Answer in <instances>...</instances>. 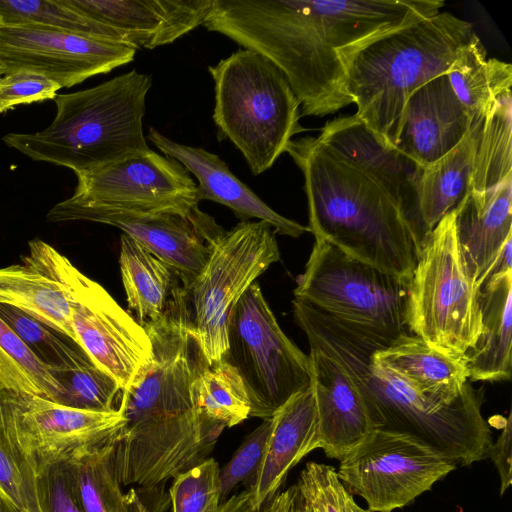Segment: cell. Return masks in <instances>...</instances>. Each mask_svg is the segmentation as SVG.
I'll return each mask as SVG.
<instances>
[{"label": "cell", "mask_w": 512, "mask_h": 512, "mask_svg": "<svg viewBox=\"0 0 512 512\" xmlns=\"http://www.w3.org/2000/svg\"><path fill=\"white\" fill-rule=\"evenodd\" d=\"M285 152L303 174L315 240L408 285L424 237L422 168L382 145L355 114L327 122L317 137L292 139Z\"/></svg>", "instance_id": "6da1fadb"}, {"label": "cell", "mask_w": 512, "mask_h": 512, "mask_svg": "<svg viewBox=\"0 0 512 512\" xmlns=\"http://www.w3.org/2000/svg\"><path fill=\"white\" fill-rule=\"evenodd\" d=\"M442 0H212L204 26L275 64L301 115L325 116L349 104L347 72L372 40L436 15Z\"/></svg>", "instance_id": "7a4b0ae2"}, {"label": "cell", "mask_w": 512, "mask_h": 512, "mask_svg": "<svg viewBox=\"0 0 512 512\" xmlns=\"http://www.w3.org/2000/svg\"><path fill=\"white\" fill-rule=\"evenodd\" d=\"M296 323L315 348L338 363L359 392L375 429L412 434L457 466L487 458L493 442L482 415L483 391L474 389L451 406L430 402L371 360L377 332L292 301ZM381 335V334H380Z\"/></svg>", "instance_id": "3957f363"}, {"label": "cell", "mask_w": 512, "mask_h": 512, "mask_svg": "<svg viewBox=\"0 0 512 512\" xmlns=\"http://www.w3.org/2000/svg\"><path fill=\"white\" fill-rule=\"evenodd\" d=\"M474 35L470 22L439 12L372 40L354 55L347 91L355 115L382 145L394 148L409 97L447 74Z\"/></svg>", "instance_id": "277c9868"}, {"label": "cell", "mask_w": 512, "mask_h": 512, "mask_svg": "<svg viewBox=\"0 0 512 512\" xmlns=\"http://www.w3.org/2000/svg\"><path fill=\"white\" fill-rule=\"evenodd\" d=\"M152 77L133 69L97 86L55 97L51 124L35 133H8L3 142L34 161L91 171L150 150L143 133Z\"/></svg>", "instance_id": "5b68a950"}, {"label": "cell", "mask_w": 512, "mask_h": 512, "mask_svg": "<svg viewBox=\"0 0 512 512\" xmlns=\"http://www.w3.org/2000/svg\"><path fill=\"white\" fill-rule=\"evenodd\" d=\"M208 71L219 138L229 139L258 176L305 130L299 123L300 103L282 71L253 50L238 49Z\"/></svg>", "instance_id": "8992f818"}, {"label": "cell", "mask_w": 512, "mask_h": 512, "mask_svg": "<svg viewBox=\"0 0 512 512\" xmlns=\"http://www.w3.org/2000/svg\"><path fill=\"white\" fill-rule=\"evenodd\" d=\"M408 331L444 354L464 357L482 333L479 289L459 247L454 210L421 240L407 286Z\"/></svg>", "instance_id": "52a82bcc"}, {"label": "cell", "mask_w": 512, "mask_h": 512, "mask_svg": "<svg viewBox=\"0 0 512 512\" xmlns=\"http://www.w3.org/2000/svg\"><path fill=\"white\" fill-rule=\"evenodd\" d=\"M273 227L241 221L208 242L209 255L188 287L194 336L208 365L224 359L230 315L246 290L280 260Z\"/></svg>", "instance_id": "ba28073f"}, {"label": "cell", "mask_w": 512, "mask_h": 512, "mask_svg": "<svg viewBox=\"0 0 512 512\" xmlns=\"http://www.w3.org/2000/svg\"><path fill=\"white\" fill-rule=\"evenodd\" d=\"M225 359L246 388L252 417L271 418L311 384L309 356L282 331L260 286L253 283L235 305Z\"/></svg>", "instance_id": "9c48e42d"}, {"label": "cell", "mask_w": 512, "mask_h": 512, "mask_svg": "<svg viewBox=\"0 0 512 512\" xmlns=\"http://www.w3.org/2000/svg\"><path fill=\"white\" fill-rule=\"evenodd\" d=\"M294 289L296 299L348 323L396 338L410 333L405 323L407 284L315 240Z\"/></svg>", "instance_id": "30bf717a"}, {"label": "cell", "mask_w": 512, "mask_h": 512, "mask_svg": "<svg viewBox=\"0 0 512 512\" xmlns=\"http://www.w3.org/2000/svg\"><path fill=\"white\" fill-rule=\"evenodd\" d=\"M28 247V253L63 286L78 344L121 391L125 389L151 353L145 327L54 247L40 239Z\"/></svg>", "instance_id": "8fae6325"}, {"label": "cell", "mask_w": 512, "mask_h": 512, "mask_svg": "<svg viewBox=\"0 0 512 512\" xmlns=\"http://www.w3.org/2000/svg\"><path fill=\"white\" fill-rule=\"evenodd\" d=\"M457 465L424 440L404 432L375 429L340 461L337 476L369 512H392L455 470Z\"/></svg>", "instance_id": "7c38bea8"}, {"label": "cell", "mask_w": 512, "mask_h": 512, "mask_svg": "<svg viewBox=\"0 0 512 512\" xmlns=\"http://www.w3.org/2000/svg\"><path fill=\"white\" fill-rule=\"evenodd\" d=\"M50 222L84 220L114 226L170 265L188 289L209 255V240L220 232L203 213L187 218L173 213L127 210L71 196L54 205Z\"/></svg>", "instance_id": "4fadbf2b"}, {"label": "cell", "mask_w": 512, "mask_h": 512, "mask_svg": "<svg viewBox=\"0 0 512 512\" xmlns=\"http://www.w3.org/2000/svg\"><path fill=\"white\" fill-rule=\"evenodd\" d=\"M74 196L127 210L198 218L197 185L173 158L152 149L76 174Z\"/></svg>", "instance_id": "5bb4252c"}, {"label": "cell", "mask_w": 512, "mask_h": 512, "mask_svg": "<svg viewBox=\"0 0 512 512\" xmlns=\"http://www.w3.org/2000/svg\"><path fill=\"white\" fill-rule=\"evenodd\" d=\"M136 50L124 43L57 29L0 26V67L4 74L30 71L50 78L61 88L128 64Z\"/></svg>", "instance_id": "9a60e30c"}, {"label": "cell", "mask_w": 512, "mask_h": 512, "mask_svg": "<svg viewBox=\"0 0 512 512\" xmlns=\"http://www.w3.org/2000/svg\"><path fill=\"white\" fill-rule=\"evenodd\" d=\"M123 423L118 409L89 411L17 393V439L37 474L48 465L67 460L84 447L109 439Z\"/></svg>", "instance_id": "2e32d148"}, {"label": "cell", "mask_w": 512, "mask_h": 512, "mask_svg": "<svg viewBox=\"0 0 512 512\" xmlns=\"http://www.w3.org/2000/svg\"><path fill=\"white\" fill-rule=\"evenodd\" d=\"M454 214L464 264L477 289L492 275L512 270V177L486 191L470 190Z\"/></svg>", "instance_id": "e0dca14e"}, {"label": "cell", "mask_w": 512, "mask_h": 512, "mask_svg": "<svg viewBox=\"0 0 512 512\" xmlns=\"http://www.w3.org/2000/svg\"><path fill=\"white\" fill-rule=\"evenodd\" d=\"M116 31L124 43L154 49L203 25L212 0H64Z\"/></svg>", "instance_id": "ac0fdd59"}, {"label": "cell", "mask_w": 512, "mask_h": 512, "mask_svg": "<svg viewBox=\"0 0 512 512\" xmlns=\"http://www.w3.org/2000/svg\"><path fill=\"white\" fill-rule=\"evenodd\" d=\"M470 127L468 113L444 74L409 97L394 149L424 168L455 148Z\"/></svg>", "instance_id": "d6986e66"}, {"label": "cell", "mask_w": 512, "mask_h": 512, "mask_svg": "<svg viewBox=\"0 0 512 512\" xmlns=\"http://www.w3.org/2000/svg\"><path fill=\"white\" fill-rule=\"evenodd\" d=\"M371 360L440 406H451L475 389L464 357L444 354L411 333L396 338L374 334Z\"/></svg>", "instance_id": "ffe728a7"}, {"label": "cell", "mask_w": 512, "mask_h": 512, "mask_svg": "<svg viewBox=\"0 0 512 512\" xmlns=\"http://www.w3.org/2000/svg\"><path fill=\"white\" fill-rule=\"evenodd\" d=\"M311 386L317 409V449L341 461L375 427L356 387L336 361L310 348Z\"/></svg>", "instance_id": "44dd1931"}, {"label": "cell", "mask_w": 512, "mask_h": 512, "mask_svg": "<svg viewBox=\"0 0 512 512\" xmlns=\"http://www.w3.org/2000/svg\"><path fill=\"white\" fill-rule=\"evenodd\" d=\"M167 157L178 161L198 180L197 198L227 206L242 221L256 218L269 223L276 233L297 238L309 232L308 226L288 219L264 203L240 181L216 154L200 147L177 143L151 127L147 135Z\"/></svg>", "instance_id": "7402d4cb"}, {"label": "cell", "mask_w": 512, "mask_h": 512, "mask_svg": "<svg viewBox=\"0 0 512 512\" xmlns=\"http://www.w3.org/2000/svg\"><path fill=\"white\" fill-rule=\"evenodd\" d=\"M271 420L261 462L248 488L256 512L274 498L288 472L317 449V409L311 384L284 403Z\"/></svg>", "instance_id": "603a6c76"}, {"label": "cell", "mask_w": 512, "mask_h": 512, "mask_svg": "<svg viewBox=\"0 0 512 512\" xmlns=\"http://www.w3.org/2000/svg\"><path fill=\"white\" fill-rule=\"evenodd\" d=\"M482 333L464 359L472 381H508L512 372V270L492 275L479 290Z\"/></svg>", "instance_id": "cb8c5ba5"}, {"label": "cell", "mask_w": 512, "mask_h": 512, "mask_svg": "<svg viewBox=\"0 0 512 512\" xmlns=\"http://www.w3.org/2000/svg\"><path fill=\"white\" fill-rule=\"evenodd\" d=\"M0 304L18 308L77 342L63 286L29 253L21 264L0 268Z\"/></svg>", "instance_id": "d4e9b609"}, {"label": "cell", "mask_w": 512, "mask_h": 512, "mask_svg": "<svg viewBox=\"0 0 512 512\" xmlns=\"http://www.w3.org/2000/svg\"><path fill=\"white\" fill-rule=\"evenodd\" d=\"M472 125L464 139L434 163L422 168L417 184L418 210L424 235L456 209L470 191L478 133Z\"/></svg>", "instance_id": "484cf974"}, {"label": "cell", "mask_w": 512, "mask_h": 512, "mask_svg": "<svg viewBox=\"0 0 512 512\" xmlns=\"http://www.w3.org/2000/svg\"><path fill=\"white\" fill-rule=\"evenodd\" d=\"M118 433V432H117ZM84 447L64 462L72 490L83 512H135L140 509L134 491L124 494L117 476L115 438Z\"/></svg>", "instance_id": "4316f807"}, {"label": "cell", "mask_w": 512, "mask_h": 512, "mask_svg": "<svg viewBox=\"0 0 512 512\" xmlns=\"http://www.w3.org/2000/svg\"><path fill=\"white\" fill-rule=\"evenodd\" d=\"M119 265L128 307L138 322L161 318L179 279L175 270L125 234L120 238Z\"/></svg>", "instance_id": "83f0119b"}, {"label": "cell", "mask_w": 512, "mask_h": 512, "mask_svg": "<svg viewBox=\"0 0 512 512\" xmlns=\"http://www.w3.org/2000/svg\"><path fill=\"white\" fill-rule=\"evenodd\" d=\"M447 77L472 126L483 121L501 93L511 90L512 66L496 58L487 59L485 47L475 34L459 53Z\"/></svg>", "instance_id": "f1b7e54d"}, {"label": "cell", "mask_w": 512, "mask_h": 512, "mask_svg": "<svg viewBox=\"0 0 512 512\" xmlns=\"http://www.w3.org/2000/svg\"><path fill=\"white\" fill-rule=\"evenodd\" d=\"M16 397L0 385V499L9 512H45L39 476L17 439Z\"/></svg>", "instance_id": "f546056e"}, {"label": "cell", "mask_w": 512, "mask_h": 512, "mask_svg": "<svg viewBox=\"0 0 512 512\" xmlns=\"http://www.w3.org/2000/svg\"><path fill=\"white\" fill-rule=\"evenodd\" d=\"M512 95L501 93L478 133L470 190H489L512 177Z\"/></svg>", "instance_id": "4dcf8cb0"}, {"label": "cell", "mask_w": 512, "mask_h": 512, "mask_svg": "<svg viewBox=\"0 0 512 512\" xmlns=\"http://www.w3.org/2000/svg\"><path fill=\"white\" fill-rule=\"evenodd\" d=\"M192 392L199 411L213 424L230 428L250 417L246 388L237 370L225 358L208 365L202 357Z\"/></svg>", "instance_id": "1f68e13d"}, {"label": "cell", "mask_w": 512, "mask_h": 512, "mask_svg": "<svg viewBox=\"0 0 512 512\" xmlns=\"http://www.w3.org/2000/svg\"><path fill=\"white\" fill-rule=\"evenodd\" d=\"M0 385L61 404L65 390L52 371L0 318Z\"/></svg>", "instance_id": "d6a6232c"}, {"label": "cell", "mask_w": 512, "mask_h": 512, "mask_svg": "<svg viewBox=\"0 0 512 512\" xmlns=\"http://www.w3.org/2000/svg\"><path fill=\"white\" fill-rule=\"evenodd\" d=\"M3 25L45 27L124 43L116 31L75 10L64 0H0V26Z\"/></svg>", "instance_id": "836d02e7"}, {"label": "cell", "mask_w": 512, "mask_h": 512, "mask_svg": "<svg viewBox=\"0 0 512 512\" xmlns=\"http://www.w3.org/2000/svg\"><path fill=\"white\" fill-rule=\"evenodd\" d=\"M0 318L54 374L71 371L90 358L77 342L18 308L0 304Z\"/></svg>", "instance_id": "e575fe53"}, {"label": "cell", "mask_w": 512, "mask_h": 512, "mask_svg": "<svg viewBox=\"0 0 512 512\" xmlns=\"http://www.w3.org/2000/svg\"><path fill=\"white\" fill-rule=\"evenodd\" d=\"M55 375L65 390L61 404L97 412L116 410L114 403L121 387L91 358L71 371Z\"/></svg>", "instance_id": "d590c367"}, {"label": "cell", "mask_w": 512, "mask_h": 512, "mask_svg": "<svg viewBox=\"0 0 512 512\" xmlns=\"http://www.w3.org/2000/svg\"><path fill=\"white\" fill-rule=\"evenodd\" d=\"M169 493L173 512H216L222 498L219 464L208 457L180 473Z\"/></svg>", "instance_id": "8d00e7d4"}, {"label": "cell", "mask_w": 512, "mask_h": 512, "mask_svg": "<svg viewBox=\"0 0 512 512\" xmlns=\"http://www.w3.org/2000/svg\"><path fill=\"white\" fill-rule=\"evenodd\" d=\"M271 423V418L264 419L245 438L231 460L220 469L222 498L226 497L238 484L254 478L264 453Z\"/></svg>", "instance_id": "74e56055"}, {"label": "cell", "mask_w": 512, "mask_h": 512, "mask_svg": "<svg viewBox=\"0 0 512 512\" xmlns=\"http://www.w3.org/2000/svg\"><path fill=\"white\" fill-rule=\"evenodd\" d=\"M61 86L43 75L15 71L0 76V113L22 104L55 99Z\"/></svg>", "instance_id": "f35d334b"}, {"label": "cell", "mask_w": 512, "mask_h": 512, "mask_svg": "<svg viewBox=\"0 0 512 512\" xmlns=\"http://www.w3.org/2000/svg\"><path fill=\"white\" fill-rule=\"evenodd\" d=\"M38 476L45 512H83L72 490L64 461L42 468Z\"/></svg>", "instance_id": "ab89813d"}, {"label": "cell", "mask_w": 512, "mask_h": 512, "mask_svg": "<svg viewBox=\"0 0 512 512\" xmlns=\"http://www.w3.org/2000/svg\"><path fill=\"white\" fill-rule=\"evenodd\" d=\"M512 423L511 414L505 420L502 432L496 442H492L488 451L487 458H490L500 477V495H503L511 486V457H512Z\"/></svg>", "instance_id": "60d3db41"}, {"label": "cell", "mask_w": 512, "mask_h": 512, "mask_svg": "<svg viewBox=\"0 0 512 512\" xmlns=\"http://www.w3.org/2000/svg\"><path fill=\"white\" fill-rule=\"evenodd\" d=\"M265 512H310L297 484L278 493L269 502Z\"/></svg>", "instance_id": "b9f144b4"}, {"label": "cell", "mask_w": 512, "mask_h": 512, "mask_svg": "<svg viewBox=\"0 0 512 512\" xmlns=\"http://www.w3.org/2000/svg\"><path fill=\"white\" fill-rule=\"evenodd\" d=\"M216 512H256L250 502L249 490H244L229 497L220 504Z\"/></svg>", "instance_id": "7bdbcfd3"}, {"label": "cell", "mask_w": 512, "mask_h": 512, "mask_svg": "<svg viewBox=\"0 0 512 512\" xmlns=\"http://www.w3.org/2000/svg\"><path fill=\"white\" fill-rule=\"evenodd\" d=\"M346 512H369L367 509L360 507L354 500L353 495L349 494L346 501Z\"/></svg>", "instance_id": "ee69618b"}, {"label": "cell", "mask_w": 512, "mask_h": 512, "mask_svg": "<svg viewBox=\"0 0 512 512\" xmlns=\"http://www.w3.org/2000/svg\"><path fill=\"white\" fill-rule=\"evenodd\" d=\"M0 512H9L6 505L3 503V501L0 499Z\"/></svg>", "instance_id": "f6af8a7d"}, {"label": "cell", "mask_w": 512, "mask_h": 512, "mask_svg": "<svg viewBox=\"0 0 512 512\" xmlns=\"http://www.w3.org/2000/svg\"><path fill=\"white\" fill-rule=\"evenodd\" d=\"M4 74V71L2 70V68L0 67V76H2Z\"/></svg>", "instance_id": "bcb514c9"}]
</instances>
